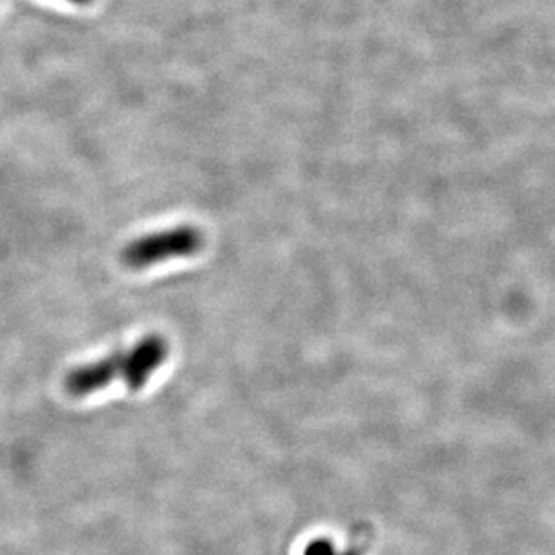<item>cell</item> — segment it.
Masks as SVG:
<instances>
[{
  "label": "cell",
  "instance_id": "cell-1",
  "mask_svg": "<svg viewBox=\"0 0 555 555\" xmlns=\"http://www.w3.org/2000/svg\"><path fill=\"white\" fill-rule=\"evenodd\" d=\"M203 246L204 236L201 230L193 225H179L130 242L121 253V262L125 268L141 271L171 258L193 257Z\"/></svg>",
  "mask_w": 555,
  "mask_h": 555
},
{
  "label": "cell",
  "instance_id": "cell-2",
  "mask_svg": "<svg viewBox=\"0 0 555 555\" xmlns=\"http://www.w3.org/2000/svg\"><path fill=\"white\" fill-rule=\"evenodd\" d=\"M168 350L170 348L165 337L150 334L125 353L121 377L130 391H139L146 386L155 370L165 363Z\"/></svg>",
  "mask_w": 555,
  "mask_h": 555
},
{
  "label": "cell",
  "instance_id": "cell-3",
  "mask_svg": "<svg viewBox=\"0 0 555 555\" xmlns=\"http://www.w3.org/2000/svg\"><path fill=\"white\" fill-rule=\"evenodd\" d=\"M125 353L114 352L73 370L65 377V390L73 397H87L107 388L124 374Z\"/></svg>",
  "mask_w": 555,
  "mask_h": 555
},
{
  "label": "cell",
  "instance_id": "cell-4",
  "mask_svg": "<svg viewBox=\"0 0 555 555\" xmlns=\"http://www.w3.org/2000/svg\"><path fill=\"white\" fill-rule=\"evenodd\" d=\"M304 555H363L361 548H350V551H339L332 541L315 540L305 548Z\"/></svg>",
  "mask_w": 555,
  "mask_h": 555
},
{
  "label": "cell",
  "instance_id": "cell-5",
  "mask_svg": "<svg viewBox=\"0 0 555 555\" xmlns=\"http://www.w3.org/2000/svg\"><path fill=\"white\" fill-rule=\"evenodd\" d=\"M65 2H69V4H75V5H89V4H92V2H94V0H65Z\"/></svg>",
  "mask_w": 555,
  "mask_h": 555
}]
</instances>
